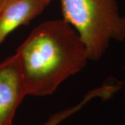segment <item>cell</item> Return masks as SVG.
I'll return each mask as SVG.
<instances>
[{
  "label": "cell",
  "instance_id": "obj_5",
  "mask_svg": "<svg viewBox=\"0 0 125 125\" xmlns=\"http://www.w3.org/2000/svg\"><path fill=\"white\" fill-rule=\"evenodd\" d=\"M100 96H101V93L99 90L97 88L92 90L86 94L83 97V98L77 104L71 107L66 108L57 113H55L49 117L46 122L40 125H58L62 122L65 120L68 117H70L74 113H76V112L81 110L91 100L97 97H100Z\"/></svg>",
  "mask_w": 125,
  "mask_h": 125
},
{
  "label": "cell",
  "instance_id": "obj_7",
  "mask_svg": "<svg viewBox=\"0 0 125 125\" xmlns=\"http://www.w3.org/2000/svg\"><path fill=\"white\" fill-rule=\"evenodd\" d=\"M42 1L44 3H45L47 5H48L49 3H50V1H51L52 0H42Z\"/></svg>",
  "mask_w": 125,
  "mask_h": 125
},
{
  "label": "cell",
  "instance_id": "obj_6",
  "mask_svg": "<svg viewBox=\"0 0 125 125\" xmlns=\"http://www.w3.org/2000/svg\"><path fill=\"white\" fill-rule=\"evenodd\" d=\"M9 1V0H0V12L4 9L6 4Z\"/></svg>",
  "mask_w": 125,
  "mask_h": 125
},
{
  "label": "cell",
  "instance_id": "obj_2",
  "mask_svg": "<svg viewBox=\"0 0 125 125\" xmlns=\"http://www.w3.org/2000/svg\"><path fill=\"white\" fill-rule=\"evenodd\" d=\"M63 20L77 32L89 61H98L113 40H125V15L117 0H60Z\"/></svg>",
  "mask_w": 125,
  "mask_h": 125
},
{
  "label": "cell",
  "instance_id": "obj_4",
  "mask_svg": "<svg viewBox=\"0 0 125 125\" xmlns=\"http://www.w3.org/2000/svg\"><path fill=\"white\" fill-rule=\"evenodd\" d=\"M47 6L42 0H9L0 12V45L13 31L29 24Z\"/></svg>",
  "mask_w": 125,
  "mask_h": 125
},
{
  "label": "cell",
  "instance_id": "obj_1",
  "mask_svg": "<svg viewBox=\"0 0 125 125\" xmlns=\"http://www.w3.org/2000/svg\"><path fill=\"white\" fill-rule=\"evenodd\" d=\"M15 54L27 95L37 97L52 94L89 61L79 34L63 19L40 23Z\"/></svg>",
  "mask_w": 125,
  "mask_h": 125
},
{
  "label": "cell",
  "instance_id": "obj_3",
  "mask_svg": "<svg viewBox=\"0 0 125 125\" xmlns=\"http://www.w3.org/2000/svg\"><path fill=\"white\" fill-rule=\"evenodd\" d=\"M27 96L18 56L0 62V125H14L18 107Z\"/></svg>",
  "mask_w": 125,
  "mask_h": 125
}]
</instances>
